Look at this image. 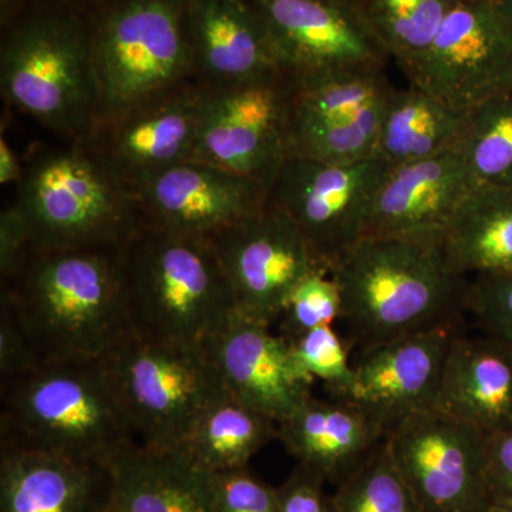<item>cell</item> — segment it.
Returning a JSON list of instances; mask_svg holds the SVG:
<instances>
[{"label": "cell", "instance_id": "1", "mask_svg": "<svg viewBox=\"0 0 512 512\" xmlns=\"http://www.w3.org/2000/svg\"><path fill=\"white\" fill-rule=\"evenodd\" d=\"M123 248L35 247L2 281L40 363L103 360L130 335Z\"/></svg>", "mask_w": 512, "mask_h": 512}, {"label": "cell", "instance_id": "2", "mask_svg": "<svg viewBox=\"0 0 512 512\" xmlns=\"http://www.w3.org/2000/svg\"><path fill=\"white\" fill-rule=\"evenodd\" d=\"M0 92L60 141H83L100 113L92 9L30 0L0 18Z\"/></svg>", "mask_w": 512, "mask_h": 512}, {"label": "cell", "instance_id": "3", "mask_svg": "<svg viewBox=\"0 0 512 512\" xmlns=\"http://www.w3.org/2000/svg\"><path fill=\"white\" fill-rule=\"evenodd\" d=\"M353 345L383 343L463 323L468 279L444 261L439 241L365 237L329 266Z\"/></svg>", "mask_w": 512, "mask_h": 512}, {"label": "cell", "instance_id": "4", "mask_svg": "<svg viewBox=\"0 0 512 512\" xmlns=\"http://www.w3.org/2000/svg\"><path fill=\"white\" fill-rule=\"evenodd\" d=\"M138 441L106 360L40 363L0 382V451L109 463Z\"/></svg>", "mask_w": 512, "mask_h": 512}, {"label": "cell", "instance_id": "5", "mask_svg": "<svg viewBox=\"0 0 512 512\" xmlns=\"http://www.w3.org/2000/svg\"><path fill=\"white\" fill-rule=\"evenodd\" d=\"M131 335L202 346L235 311L234 295L208 238L141 225L123 248Z\"/></svg>", "mask_w": 512, "mask_h": 512}, {"label": "cell", "instance_id": "6", "mask_svg": "<svg viewBox=\"0 0 512 512\" xmlns=\"http://www.w3.org/2000/svg\"><path fill=\"white\" fill-rule=\"evenodd\" d=\"M12 202L36 248H123L143 225L133 191L82 141L37 148L23 160Z\"/></svg>", "mask_w": 512, "mask_h": 512}, {"label": "cell", "instance_id": "7", "mask_svg": "<svg viewBox=\"0 0 512 512\" xmlns=\"http://www.w3.org/2000/svg\"><path fill=\"white\" fill-rule=\"evenodd\" d=\"M92 50L99 116L195 80L187 0H104Z\"/></svg>", "mask_w": 512, "mask_h": 512}, {"label": "cell", "instance_id": "8", "mask_svg": "<svg viewBox=\"0 0 512 512\" xmlns=\"http://www.w3.org/2000/svg\"><path fill=\"white\" fill-rule=\"evenodd\" d=\"M107 366L138 443L174 450L202 410L225 392L202 346L128 335Z\"/></svg>", "mask_w": 512, "mask_h": 512}, {"label": "cell", "instance_id": "9", "mask_svg": "<svg viewBox=\"0 0 512 512\" xmlns=\"http://www.w3.org/2000/svg\"><path fill=\"white\" fill-rule=\"evenodd\" d=\"M295 79L285 70L204 89L192 160L217 165L271 190L289 156Z\"/></svg>", "mask_w": 512, "mask_h": 512}, {"label": "cell", "instance_id": "10", "mask_svg": "<svg viewBox=\"0 0 512 512\" xmlns=\"http://www.w3.org/2000/svg\"><path fill=\"white\" fill-rule=\"evenodd\" d=\"M389 170L377 156L352 164L288 156L268 201L298 225L329 271L336 259L365 238L373 202Z\"/></svg>", "mask_w": 512, "mask_h": 512}, {"label": "cell", "instance_id": "11", "mask_svg": "<svg viewBox=\"0 0 512 512\" xmlns=\"http://www.w3.org/2000/svg\"><path fill=\"white\" fill-rule=\"evenodd\" d=\"M393 89L384 69L295 79L289 156L330 164L376 157L384 111Z\"/></svg>", "mask_w": 512, "mask_h": 512}, {"label": "cell", "instance_id": "12", "mask_svg": "<svg viewBox=\"0 0 512 512\" xmlns=\"http://www.w3.org/2000/svg\"><path fill=\"white\" fill-rule=\"evenodd\" d=\"M386 441L424 512H487V436L476 427L433 407L397 424Z\"/></svg>", "mask_w": 512, "mask_h": 512}, {"label": "cell", "instance_id": "13", "mask_svg": "<svg viewBox=\"0 0 512 512\" xmlns=\"http://www.w3.org/2000/svg\"><path fill=\"white\" fill-rule=\"evenodd\" d=\"M204 87L190 80L101 114L82 141L131 191L194 158Z\"/></svg>", "mask_w": 512, "mask_h": 512}, {"label": "cell", "instance_id": "14", "mask_svg": "<svg viewBox=\"0 0 512 512\" xmlns=\"http://www.w3.org/2000/svg\"><path fill=\"white\" fill-rule=\"evenodd\" d=\"M293 79L384 69L390 60L362 0H249Z\"/></svg>", "mask_w": 512, "mask_h": 512}, {"label": "cell", "instance_id": "15", "mask_svg": "<svg viewBox=\"0 0 512 512\" xmlns=\"http://www.w3.org/2000/svg\"><path fill=\"white\" fill-rule=\"evenodd\" d=\"M227 276L237 311L271 325L293 288L320 264L301 229L268 201L264 210L208 238Z\"/></svg>", "mask_w": 512, "mask_h": 512}, {"label": "cell", "instance_id": "16", "mask_svg": "<svg viewBox=\"0 0 512 512\" xmlns=\"http://www.w3.org/2000/svg\"><path fill=\"white\" fill-rule=\"evenodd\" d=\"M410 83L461 111L510 92L512 28L493 0H457Z\"/></svg>", "mask_w": 512, "mask_h": 512}, {"label": "cell", "instance_id": "17", "mask_svg": "<svg viewBox=\"0 0 512 512\" xmlns=\"http://www.w3.org/2000/svg\"><path fill=\"white\" fill-rule=\"evenodd\" d=\"M133 194L143 225L201 238H211L268 204L264 185L198 160L161 171Z\"/></svg>", "mask_w": 512, "mask_h": 512}, {"label": "cell", "instance_id": "18", "mask_svg": "<svg viewBox=\"0 0 512 512\" xmlns=\"http://www.w3.org/2000/svg\"><path fill=\"white\" fill-rule=\"evenodd\" d=\"M222 386L239 402L281 423L312 394V379L291 342L235 311L205 342Z\"/></svg>", "mask_w": 512, "mask_h": 512}, {"label": "cell", "instance_id": "19", "mask_svg": "<svg viewBox=\"0 0 512 512\" xmlns=\"http://www.w3.org/2000/svg\"><path fill=\"white\" fill-rule=\"evenodd\" d=\"M463 323L427 330L360 352L346 400L379 424L384 436L414 413L436 406L451 343Z\"/></svg>", "mask_w": 512, "mask_h": 512}, {"label": "cell", "instance_id": "20", "mask_svg": "<svg viewBox=\"0 0 512 512\" xmlns=\"http://www.w3.org/2000/svg\"><path fill=\"white\" fill-rule=\"evenodd\" d=\"M474 185L464 143L427 160L390 168L373 202L365 237L440 242Z\"/></svg>", "mask_w": 512, "mask_h": 512}, {"label": "cell", "instance_id": "21", "mask_svg": "<svg viewBox=\"0 0 512 512\" xmlns=\"http://www.w3.org/2000/svg\"><path fill=\"white\" fill-rule=\"evenodd\" d=\"M194 79L204 89L281 72L278 53L249 0H187Z\"/></svg>", "mask_w": 512, "mask_h": 512}, {"label": "cell", "instance_id": "22", "mask_svg": "<svg viewBox=\"0 0 512 512\" xmlns=\"http://www.w3.org/2000/svg\"><path fill=\"white\" fill-rule=\"evenodd\" d=\"M110 468L42 451H0V512H107Z\"/></svg>", "mask_w": 512, "mask_h": 512}, {"label": "cell", "instance_id": "23", "mask_svg": "<svg viewBox=\"0 0 512 512\" xmlns=\"http://www.w3.org/2000/svg\"><path fill=\"white\" fill-rule=\"evenodd\" d=\"M434 409L485 436L512 430V349L460 330L451 343Z\"/></svg>", "mask_w": 512, "mask_h": 512}, {"label": "cell", "instance_id": "24", "mask_svg": "<svg viewBox=\"0 0 512 512\" xmlns=\"http://www.w3.org/2000/svg\"><path fill=\"white\" fill-rule=\"evenodd\" d=\"M383 430L369 414L342 397L311 396L278 423V440L296 463L338 485L382 441Z\"/></svg>", "mask_w": 512, "mask_h": 512}, {"label": "cell", "instance_id": "25", "mask_svg": "<svg viewBox=\"0 0 512 512\" xmlns=\"http://www.w3.org/2000/svg\"><path fill=\"white\" fill-rule=\"evenodd\" d=\"M107 466L117 512H214L211 474L178 451L134 441Z\"/></svg>", "mask_w": 512, "mask_h": 512}, {"label": "cell", "instance_id": "26", "mask_svg": "<svg viewBox=\"0 0 512 512\" xmlns=\"http://www.w3.org/2000/svg\"><path fill=\"white\" fill-rule=\"evenodd\" d=\"M444 261L454 274L512 271V188L476 184L440 238Z\"/></svg>", "mask_w": 512, "mask_h": 512}, {"label": "cell", "instance_id": "27", "mask_svg": "<svg viewBox=\"0 0 512 512\" xmlns=\"http://www.w3.org/2000/svg\"><path fill=\"white\" fill-rule=\"evenodd\" d=\"M470 113L409 84L387 100L376 156L389 168L416 163L464 143Z\"/></svg>", "mask_w": 512, "mask_h": 512}, {"label": "cell", "instance_id": "28", "mask_svg": "<svg viewBox=\"0 0 512 512\" xmlns=\"http://www.w3.org/2000/svg\"><path fill=\"white\" fill-rule=\"evenodd\" d=\"M278 440V423L225 390L212 400L175 451L205 473L248 467L266 444Z\"/></svg>", "mask_w": 512, "mask_h": 512}, {"label": "cell", "instance_id": "29", "mask_svg": "<svg viewBox=\"0 0 512 512\" xmlns=\"http://www.w3.org/2000/svg\"><path fill=\"white\" fill-rule=\"evenodd\" d=\"M457 0H362L370 26L396 60L407 79H413L429 56L444 20Z\"/></svg>", "mask_w": 512, "mask_h": 512}, {"label": "cell", "instance_id": "30", "mask_svg": "<svg viewBox=\"0 0 512 512\" xmlns=\"http://www.w3.org/2000/svg\"><path fill=\"white\" fill-rule=\"evenodd\" d=\"M335 512H424L384 439L336 485Z\"/></svg>", "mask_w": 512, "mask_h": 512}, {"label": "cell", "instance_id": "31", "mask_svg": "<svg viewBox=\"0 0 512 512\" xmlns=\"http://www.w3.org/2000/svg\"><path fill=\"white\" fill-rule=\"evenodd\" d=\"M468 113L464 148L474 183L512 188V90Z\"/></svg>", "mask_w": 512, "mask_h": 512}, {"label": "cell", "instance_id": "32", "mask_svg": "<svg viewBox=\"0 0 512 512\" xmlns=\"http://www.w3.org/2000/svg\"><path fill=\"white\" fill-rule=\"evenodd\" d=\"M343 301L339 285L328 269H315L293 288L282 309V336L298 338L319 326H333L342 319Z\"/></svg>", "mask_w": 512, "mask_h": 512}, {"label": "cell", "instance_id": "33", "mask_svg": "<svg viewBox=\"0 0 512 512\" xmlns=\"http://www.w3.org/2000/svg\"><path fill=\"white\" fill-rule=\"evenodd\" d=\"M289 342L299 365L313 380L325 384L333 397L349 396L355 383V367L333 326H319Z\"/></svg>", "mask_w": 512, "mask_h": 512}, {"label": "cell", "instance_id": "34", "mask_svg": "<svg viewBox=\"0 0 512 512\" xmlns=\"http://www.w3.org/2000/svg\"><path fill=\"white\" fill-rule=\"evenodd\" d=\"M466 316L478 332L512 349V271L468 279Z\"/></svg>", "mask_w": 512, "mask_h": 512}, {"label": "cell", "instance_id": "35", "mask_svg": "<svg viewBox=\"0 0 512 512\" xmlns=\"http://www.w3.org/2000/svg\"><path fill=\"white\" fill-rule=\"evenodd\" d=\"M214 512H278V490L248 467L211 474Z\"/></svg>", "mask_w": 512, "mask_h": 512}, {"label": "cell", "instance_id": "36", "mask_svg": "<svg viewBox=\"0 0 512 512\" xmlns=\"http://www.w3.org/2000/svg\"><path fill=\"white\" fill-rule=\"evenodd\" d=\"M328 481L312 468L296 464L278 490V512H335Z\"/></svg>", "mask_w": 512, "mask_h": 512}, {"label": "cell", "instance_id": "37", "mask_svg": "<svg viewBox=\"0 0 512 512\" xmlns=\"http://www.w3.org/2000/svg\"><path fill=\"white\" fill-rule=\"evenodd\" d=\"M39 365L28 336L8 306L0 302V382L25 375Z\"/></svg>", "mask_w": 512, "mask_h": 512}, {"label": "cell", "instance_id": "38", "mask_svg": "<svg viewBox=\"0 0 512 512\" xmlns=\"http://www.w3.org/2000/svg\"><path fill=\"white\" fill-rule=\"evenodd\" d=\"M33 248L35 242L28 221L9 202L0 214V279H8Z\"/></svg>", "mask_w": 512, "mask_h": 512}, {"label": "cell", "instance_id": "39", "mask_svg": "<svg viewBox=\"0 0 512 512\" xmlns=\"http://www.w3.org/2000/svg\"><path fill=\"white\" fill-rule=\"evenodd\" d=\"M485 478L490 503L512 500V430L487 436Z\"/></svg>", "mask_w": 512, "mask_h": 512}, {"label": "cell", "instance_id": "40", "mask_svg": "<svg viewBox=\"0 0 512 512\" xmlns=\"http://www.w3.org/2000/svg\"><path fill=\"white\" fill-rule=\"evenodd\" d=\"M23 174V160L10 147L5 136L0 138V184L18 185Z\"/></svg>", "mask_w": 512, "mask_h": 512}, {"label": "cell", "instance_id": "41", "mask_svg": "<svg viewBox=\"0 0 512 512\" xmlns=\"http://www.w3.org/2000/svg\"><path fill=\"white\" fill-rule=\"evenodd\" d=\"M29 2L30 0H0V18H6L10 13L22 8Z\"/></svg>", "mask_w": 512, "mask_h": 512}, {"label": "cell", "instance_id": "42", "mask_svg": "<svg viewBox=\"0 0 512 512\" xmlns=\"http://www.w3.org/2000/svg\"><path fill=\"white\" fill-rule=\"evenodd\" d=\"M493 2L512 28V0H493Z\"/></svg>", "mask_w": 512, "mask_h": 512}, {"label": "cell", "instance_id": "43", "mask_svg": "<svg viewBox=\"0 0 512 512\" xmlns=\"http://www.w3.org/2000/svg\"><path fill=\"white\" fill-rule=\"evenodd\" d=\"M487 512H512V500L491 501Z\"/></svg>", "mask_w": 512, "mask_h": 512}, {"label": "cell", "instance_id": "44", "mask_svg": "<svg viewBox=\"0 0 512 512\" xmlns=\"http://www.w3.org/2000/svg\"><path fill=\"white\" fill-rule=\"evenodd\" d=\"M74 3H79V5L86 6V8L94 9L96 6H99L100 3H103L104 0H72Z\"/></svg>", "mask_w": 512, "mask_h": 512}, {"label": "cell", "instance_id": "45", "mask_svg": "<svg viewBox=\"0 0 512 512\" xmlns=\"http://www.w3.org/2000/svg\"><path fill=\"white\" fill-rule=\"evenodd\" d=\"M107 512H117V511H116V510H114V505H113V507H111V508H110V510H109V511H107Z\"/></svg>", "mask_w": 512, "mask_h": 512}]
</instances>
